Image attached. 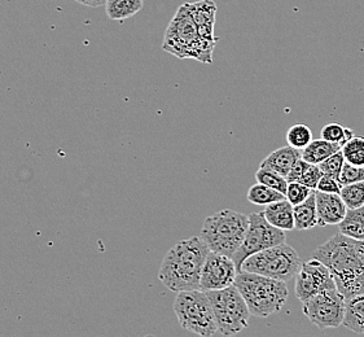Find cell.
<instances>
[{"mask_svg":"<svg viewBox=\"0 0 364 337\" xmlns=\"http://www.w3.org/2000/svg\"><path fill=\"white\" fill-rule=\"evenodd\" d=\"M210 248L201 236L176 242L161 264L159 278L173 292L200 289L201 272Z\"/></svg>","mask_w":364,"mask_h":337,"instance_id":"6da1fadb","label":"cell"},{"mask_svg":"<svg viewBox=\"0 0 364 337\" xmlns=\"http://www.w3.org/2000/svg\"><path fill=\"white\" fill-rule=\"evenodd\" d=\"M215 43L217 41L198 36L196 22L191 16L187 3H184L168 23L162 48L178 59H195L205 64H211Z\"/></svg>","mask_w":364,"mask_h":337,"instance_id":"7a4b0ae2","label":"cell"},{"mask_svg":"<svg viewBox=\"0 0 364 337\" xmlns=\"http://www.w3.org/2000/svg\"><path fill=\"white\" fill-rule=\"evenodd\" d=\"M235 286L242 294L252 316L258 318H267L279 313L284 308L289 296L285 282L255 272H237Z\"/></svg>","mask_w":364,"mask_h":337,"instance_id":"3957f363","label":"cell"},{"mask_svg":"<svg viewBox=\"0 0 364 337\" xmlns=\"http://www.w3.org/2000/svg\"><path fill=\"white\" fill-rule=\"evenodd\" d=\"M248 228L249 215L225 209L204 220L200 236L213 252L232 257L244 242Z\"/></svg>","mask_w":364,"mask_h":337,"instance_id":"277c9868","label":"cell"},{"mask_svg":"<svg viewBox=\"0 0 364 337\" xmlns=\"http://www.w3.org/2000/svg\"><path fill=\"white\" fill-rule=\"evenodd\" d=\"M174 311L184 330L203 337H210L218 332L210 299L203 289L178 292Z\"/></svg>","mask_w":364,"mask_h":337,"instance_id":"5b68a950","label":"cell"},{"mask_svg":"<svg viewBox=\"0 0 364 337\" xmlns=\"http://www.w3.org/2000/svg\"><path fill=\"white\" fill-rule=\"evenodd\" d=\"M301 266L302 261L297 250L283 242L249 256L242 262L241 270L287 283L299 274Z\"/></svg>","mask_w":364,"mask_h":337,"instance_id":"8992f818","label":"cell"},{"mask_svg":"<svg viewBox=\"0 0 364 337\" xmlns=\"http://www.w3.org/2000/svg\"><path fill=\"white\" fill-rule=\"evenodd\" d=\"M211 301L218 331L225 336H232L247 328L252 313L237 287H227L206 292Z\"/></svg>","mask_w":364,"mask_h":337,"instance_id":"52a82bcc","label":"cell"},{"mask_svg":"<svg viewBox=\"0 0 364 337\" xmlns=\"http://www.w3.org/2000/svg\"><path fill=\"white\" fill-rule=\"evenodd\" d=\"M354 239L336 234L314 250L313 258L326 264L333 275H351L364 272V262L358 256Z\"/></svg>","mask_w":364,"mask_h":337,"instance_id":"ba28073f","label":"cell"},{"mask_svg":"<svg viewBox=\"0 0 364 337\" xmlns=\"http://www.w3.org/2000/svg\"><path fill=\"white\" fill-rule=\"evenodd\" d=\"M287 240L284 231L274 228L269 220L264 218L263 213H253L249 215L248 232L241 244L240 248L232 256L233 262L237 270L241 272L242 262L252 255L261 250H267Z\"/></svg>","mask_w":364,"mask_h":337,"instance_id":"9c48e42d","label":"cell"},{"mask_svg":"<svg viewBox=\"0 0 364 337\" xmlns=\"http://www.w3.org/2000/svg\"><path fill=\"white\" fill-rule=\"evenodd\" d=\"M302 311L318 328H337L345 316V297L337 288L323 291L302 302Z\"/></svg>","mask_w":364,"mask_h":337,"instance_id":"30bf717a","label":"cell"},{"mask_svg":"<svg viewBox=\"0 0 364 337\" xmlns=\"http://www.w3.org/2000/svg\"><path fill=\"white\" fill-rule=\"evenodd\" d=\"M333 288H336L333 274L316 258L302 264L301 270L296 275V296L302 302Z\"/></svg>","mask_w":364,"mask_h":337,"instance_id":"8fae6325","label":"cell"},{"mask_svg":"<svg viewBox=\"0 0 364 337\" xmlns=\"http://www.w3.org/2000/svg\"><path fill=\"white\" fill-rule=\"evenodd\" d=\"M237 272L232 257L210 250L201 272L200 289L208 292L233 286Z\"/></svg>","mask_w":364,"mask_h":337,"instance_id":"7c38bea8","label":"cell"},{"mask_svg":"<svg viewBox=\"0 0 364 337\" xmlns=\"http://www.w3.org/2000/svg\"><path fill=\"white\" fill-rule=\"evenodd\" d=\"M316 198V212H318V226H332L338 225L345 218L348 206L343 203L340 193H326L315 190Z\"/></svg>","mask_w":364,"mask_h":337,"instance_id":"4fadbf2b","label":"cell"},{"mask_svg":"<svg viewBox=\"0 0 364 337\" xmlns=\"http://www.w3.org/2000/svg\"><path fill=\"white\" fill-rule=\"evenodd\" d=\"M191 16L196 22L198 36L210 41H218L214 36V25L217 15V4L213 0H201L196 3H187Z\"/></svg>","mask_w":364,"mask_h":337,"instance_id":"5bb4252c","label":"cell"},{"mask_svg":"<svg viewBox=\"0 0 364 337\" xmlns=\"http://www.w3.org/2000/svg\"><path fill=\"white\" fill-rule=\"evenodd\" d=\"M299 159H302L301 149L287 146V147L279 148L277 151L271 152L266 159H263L259 168L274 170V171H277V174L287 178L291 168L294 166L296 162L299 161Z\"/></svg>","mask_w":364,"mask_h":337,"instance_id":"9a60e30c","label":"cell"},{"mask_svg":"<svg viewBox=\"0 0 364 337\" xmlns=\"http://www.w3.org/2000/svg\"><path fill=\"white\" fill-rule=\"evenodd\" d=\"M264 218L269 220L274 228H280L283 231L294 230V213L293 205L285 198L277 203H272L263 210Z\"/></svg>","mask_w":364,"mask_h":337,"instance_id":"2e32d148","label":"cell"},{"mask_svg":"<svg viewBox=\"0 0 364 337\" xmlns=\"http://www.w3.org/2000/svg\"><path fill=\"white\" fill-rule=\"evenodd\" d=\"M343 324L355 333H364V294L345 300Z\"/></svg>","mask_w":364,"mask_h":337,"instance_id":"e0dca14e","label":"cell"},{"mask_svg":"<svg viewBox=\"0 0 364 337\" xmlns=\"http://www.w3.org/2000/svg\"><path fill=\"white\" fill-rule=\"evenodd\" d=\"M294 213V228L299 231L310 230L318 226V212H316V198L315 191L310 198L301 203L299 205L293 206Z\"/></svg>","mask_w":364,"mask_h":337,"instance_id":"ac0fdd59","label":"cell"},{"mask_svg":"<svg viewBox=\"0 0 364 337\" xmlns=\"http://www.w3.org/2000/svg\"><path fill=\"white\" fill-rule=\"evenodd\" d=\"M341 148H343V144H340V143L328 141V140L323 139V138L321 139H313V141L306 148L302 149V159L309 164L319 165L321 162L327 160L329 156L341 151Z\"/></svg>","mask_w":364,"mask_h":337,"instance_id":"d6986e66","label":"cell"},{"mask_svg":"<svg viewBox=\"0 0 364 337\" xmlns=\"http://www.w3.org/2000/svg\"><path fill=\"white\" fill-rule=\"evenodd\" d=\"M143 6V0H107L105 11L110 20L124 21L136 15Z\"/></svg>","mask_w":364,"mask_h":337,"instance_id":"ffe728a7","label":"cell"},{"mask_svg":"<svg viewBox=\"0 0 364 337\" xmlns=\"http://www.w3.org/2000/svg\"><path fill=\"white\" fill-rule=\"evenodd\" d=\"M337 226L345 236L354 240H364V206L348 209L345 218Z\"/></svg>","mask_w":364,"mask_h":337,"instance_id":"44dd1931","label":"cell"},{"mask_svg":"<svg viewBox=\"0 0 364 337\" xmlns=\"http://www.w3.org/2000/svg\"><path fill=\"white\" fill-rule=\"evenodd\" d=\"M336 288L346 299L364 294V272L351 275H333Z\"/></svg>","mask_w":364,"mask_h":337,"instance_id":"7402d4cb","label":"cell"},{"mask_svg":"<svg viewBox=\"0 0 364 337\" xmlns=\"http://www.w3.org/2000/svg\"><path fill=\"white\" fill-rule=\"evenodd\" d=\"M249 203L255 204V205L267 206L272 203H277L280 200H285L284 193L274 190L271 187H267L262 183H257L252 186L248 191L247 195Z\"/></svg>","mask_w":364,"mask_h":337,"instance_id":"603a6c76","label":"cell"},{"mask_svg":"<svg viewBox=\"0 0 364 337\" xmlns=\"http://www.w3.org/2000/svg\"><path fill=\"white\" fill-rule=\"evenodd\" d=\"M343 157L345 161L357 165V166H364V138L363 137H353L351 139L348 140L343 148Z\"/></svg>","mask_w":364,"mask_h":337,"instance_id":"cb8c5ba5","label":"cell"},{"mask_svg":"<svg viewBox=\"0 0 364 337\" xmlns=\"http://www.w3.org/2000/svg\"><path fill=\"white\" fill-rule=\"evenodd\" d=\"M287 141H288V146L302 151L313 141L311 129L304 124L291 126L287 132Z\"/></svg>","mask_w":364,"mask_h":337,"instance_id":"d4e9b609","label":"cell"},{"mask_svg":"<svg viewBox=\"0 0 364 337\" xmlns=\"http://www.w3.org/2000/svg\"><path fill=\"white\" fill-rule=\"evenodd\" d=\"M255 179H257L258 183L264 184V186L279 191L284 195L287 193V188H288V183H289L285 176L277 174V171H274V170L264 168H259L257 170Z\"/></svg>","mask_w":364,"mask_h":337,"instance_id":"484cf974","label":"cell"},{"mask_svg":"<svg viewBox=\"0 0 364 337\" xmlns=\"http://www.w3.org/2000/svg\"><path fill=\"white\" fill-rule=\"evenodd\" d=\"M340 195L348 209H357L364 206V181L343 186Z\"/></svg>","mask_w":364,"mask_h":337,"instance_id":"4316f807","label":"cell"},{"mask_svg":"<svg viewBox=\"0 0 364 337\" xmlns=\"http://www.w3.org/2000/svg\"><path fill=\"white\" fill-rule=\"evenodd\" d=\"M353 137H354V132L351 129L340 125V124H335V122L328 124L321 129V138L323 139L333 141V143H340L343 146Z\"/></svg>","mask_w":364,"mask_h":337,"instance_id":"83f0119b","label":"cell"},{"mask_svg":"<svg viewBox=\"0 0 364 337\" xmlns=\"http://www.w3.org/2000/svg\"><path fill=\"white\" fill-rule=\"evenodd\" d=\"M343 164H345V157H343V151H338L335 154L329 156L327 160L319 164V168L324 176H333L336 179L340 178L341 170H343Z\"/></svg>","mask_w":364,"mask_h":337,"instance_id":"f1b7e54d","label":"cell"},{"mask_svg":"<svg viewBox=\"0 0 364 337\" xmlns=\"http://www.w3.org/2000/svg\"><path fill=\"white\" fill-rule=\"evenodd\" d=\"M314 191L315 190H311L305 184L299 183V182H289L285 198L291 203V205H299L310 198V195L313 193Z\"/></svg>","mask_w":364,"mask_h":337,"instance_id":"f546056e","label":"cell"},{"mask_svg":"<svg viewBox=\"0 0 364 337\" xmlns=\"http://www.w3.org/2000/svg\"><path fill=\"white\" fill-rule=\"evenodd\" d=\"M338 181L343 186L362 182L364 181V166H357L345 161Z\"/></svg>","mask_w":364,"mask_h":337,"instance_id":"4dcf8cb0","label":"cell"},{"mask_svg":"<svg viewBox=\"0 0 364 337\" xmlns=\"http://www.w3.org/2000/svg\"><path fill=\"white\" fill-rule=\"evenodd\" d=\"M324 176L321 171L319 165H314V164H306V168L304 170V173L299 176V183L305 184L311 190H316V186L319 183L321 176Z\"/></svg>","mask_w":364,"mask_h":337,"instance_id":"1f68e13d","label":"cell"},{"mask_svg":"<svg viewBox=\"0 0 364 337\" xmlns=\"http://www.w3.org/2000/svg\"><path fill=\"white\" fill-rule=\"evenodd\" d=\"M341 188H343V184L340 183V181L329 176H321L319 183L316 186V190L326 193H340Z\"/></svg>","mask_w":364,"mask_h":337,"instance_id":"d6a6232c","label":"cell"},{"mask_svg":"<svg viewBox=\"0 0 364 337\" xmlns=\"http://www.w3.org/2000/svg\"><path fill=\"white\" fill-rule=\"evenodd\" d=\"M75 1H78L80 4H83V6L92 8L102 7V6H105V3H107V0H75Z\"/></svg>","mask_w":364,"mask_h":337,"instance_id":"836d02e7","label":"cell"},{"mask_svg":"<svg viewBox=\"0 0 364 337\" xmlns=\"http://www.w3.org/2000/svg\"><path fill=\"white\" fill-rule=\"evenodd\" d=\"M355 250H357L358 256L364 262V240H355Z\"/></svg>","mask_w":364,"mask_h":337,"instance_id":"e575fe53","label":"cell"}]
</instances>
